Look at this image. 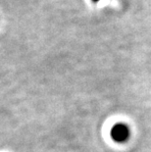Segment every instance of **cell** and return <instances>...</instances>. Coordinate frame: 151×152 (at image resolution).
Instances as JSON below:
<instances>
[{"mask_svg": "<svg viewBox=\"0 0 151 152\" xmlns=\"http://www.w3.org/2000/svg\"><path fill=\"white\" fill-rule=\"evenodd\" d=\"M92 2H94V3H97V2H99V1H101V0H91Z\"/></svg>", "mask_w": 151, "mask_h": 152, "instance_id": "obj_2", "label": "cell"}, {"mask_svg": "<svg viewBox=\"0 0 151 152\" xmlns=\"http://www.w3.org/2000/svg\"><path fill=\"white\" fill-rule=\"evenodd\" d=\"M111 137L115 142L118 143H125L131 137L130 127L124 123H117L111 129L110 132Z\"/></svg>", "mask_w": 151, "mask_h": 152, "instance_id": "obj_1", "label": "cell"}]
</instances>
